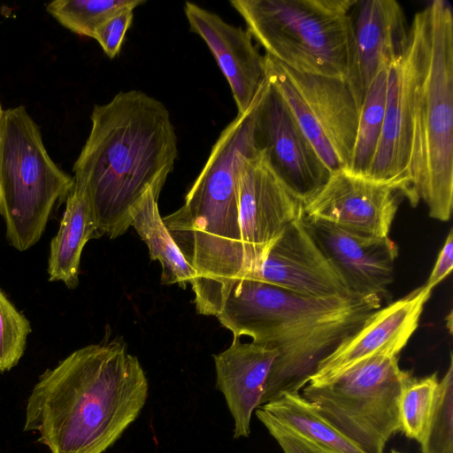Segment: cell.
<instances>
[{
    "label": "cell",
    "mask_w": 453,
    "mask_h": 453,
    "mask_svg": "<svg viewBox=\"0 0 453 453\" xmlns=\"http://www.w3.org/2000/svg\"><path fill=\"white\" fill-rule=\"evenodd\" d=\"M149 392L138 358L114 339L70 354L40 375L23 430L50 453H104L138 418Z\"/></svg>",
    "instance_id": "1"
},
{
    "label": "cell",
    "mask_w": 453,
    "mask_h": 453,
    "mask_svg": "<svg viewBox=\"0 0 453 453\" xmlns=\"http://www.w3.org/2000/svg\"><path fill=\"white\" fill-rule=\"evenodd\" d=\"M91 129L73 165V187L91 205L97 236L115 239L131 226L145 192L160 194L178 156L166 106L140 90L121 91L94 106Z\"/></svg>",
    "instance_id": "2"
},
{
    "label": "cell",
    "mask_w": 453,
    "mask_h": 453,
    "mask_svg": "<svg viewBox=\"0 0 453 453\" xmlns=\"http://www.w3.org/2000/svg\"><path fill=\"white\" fill-rule=\"evenodd\" d=\"M379 300L310 297L259 280H237L215 316L234 338L277 349L261 405L286 392H299L319 364L368 317Z\"/></svg>",
    "instance_id": "3"
},
{
    "label": "cell",
    "mask_w": 453,
    "mask_h": 453,
    "mask_svg": "<svg viewBox=\"0 0 453 453\" xmlns=\"http://www.w3.org/2000/svg\"><path fill=\"white\" fill-rule=\"evenodd\" d=\"M412 153L411 204L448 221L453 204V13L434 0L408 28Z\"/></svg>",
    "instance_id": "4"
},
{
    "label": "cell",
    "mask_w": 453,
    "mask_h": 453,
    "mask_svg": "<svg viewBox=\"0 0 453 453\" xmlns=\"http://www.w3.org/2000/svg\"><path fill=\"white\" fill-rule=\"evenodd\" d=\"M357 0H232L267 56L300 73L345 81L359 109L364 101L357 61Z\"/></svg>",
    "instance_id": "5"
},
{
    "label": "cell",
    "mask_w": 453,
    "mask_h": 453,
    "mask_svg": "<svg viewBox=\"0 0 453 453\" xmlns=\"http://www.w3.org/2000/svg\"><path fill=\"white\" fill-rule=\"evenodd\" d=\"M73 177L62 171L44 146L38 125L23 105L0 119V214L12 247L24 251L44 232L58 201L67 198Z\"/></svg>",
    "instance_id": "6"
},
{
    "label": "cell",
    "mask_w": 453,
    "mask_h": 453,
    "mask_svg": "<svg viewBox=\"0 0 453 453\" xmlns=\"http://www.w3.org/2000/svg\"><path fill=\"white\" fill-rule=\"evenodd\" d=\"M411 374L397 356L365 359L332 382L305 385L302 395L334 427L366 453H384L400 432L399 397Z\"/></svg>",
    "instance_id": "7"
},
{
    "label": "cell",
    "mask_w": 453,
    "mask_h": 453,
    "mask_svg": "<svg viewBox=\"0 0 453 453\" xmlns=\"http://www.w3.org/2000/svg\"><path fill=\"white\" fill-rule=\"evenodd\" d=\"M266 80L282 96L330 172L349 171L360 109L343 80L300 73L265 55Z\"/></svg>",
    "instance_id": "8"
},
{
    "label": "cell",
    "mask_w": 453,
    "mask_h": 453,
    "mask_svg": "<svg viewBox=\"0 0 453 453\" xmlns=\"http://www.w3.org/2000/svg\"><path fill=\"white\" fill-rule=\"evenodd\" d=\"M243 278H253L304 204L284 185L261 150L243 153L237 165Z\"/></svg>",
    "instance_id": "9"
},
{
    "label": "cell",
    "mask_w": 453,
    "mask_h": 453,
    "mask_svg": "<svg viewBox=\"0 0 453 453\" xmlns=\"http://www.w3.org/2000/svg\"><path fill=\"white\" fill-rule=\"evenodd\" d=\"M251 118L257 148L284 185L305 204L326 184L331 172L267 80L251 107Z\"/></svg>",
    "instance_id": "10"
},
{
    "label": "cell",
    "mask_w": 453,
    "mask_h": 453,
    "mask_svg": "<svg viewBox=\"0 0 453 453\" xmlns=\"http://www.w3.org/2000/svg\"><path fill=\"white\" fill-rule=\"evenodd\" d=\"M398 194L386 184L338 170L304 204V214L363 239H381L388 236L399 205Z\"/></svg>",
    "instance_id": "11"
},
{
    "label": "cell",
    "mask_w": 453,
    "mask_h": 453,
    "mask_svg": "<svg viewBox=\"0 0 453 453\" xmlns=\"http://www.w3.org/2000/svg\"><path fill=\"white\" fill-rule=\"evenodd\" d=\"M431 293L432 290L423 285L375 311L358 330L345 338L319 364L307 384L315 387L328 384L372 357L398 356L418 328Z\"/></svg>",
    "instance_id": "12"
},
{
    "label": "cell",
    "mask_w": 453,
    "mask_h": 453,
    "mask_svg": "<svg viewBox=\"0 0 453 453\" xmlns=\"http://www.w3.org/2000/svg\"><path fill=\"white\" fill-rule=\"evenodd\" d=\"M250 279L304 296L355 297L316 241L305 214L287 226Z\"/></svg>",
    "instance_id": "13"
},
{
    "label": "cell",
    "mask_w": 453,
    "mask_h": 453,
    "mask_svg": "<svg viewBox=\"0 0 453 453\" xmlns=\"http://www.w3.org/2000/svg\"><path fill=\"white\" fill-rule=\"evenodd\" d=\"M184 12L189 30L204 41L226 79L237 115L245 114L266 81L265 57L257 50L247 29L191 2L185 3Z\"/></svg>",
    "instance_id": "14"
},
{
    "label": "cell",
    "mask_w": 453,
    "mask_h": 453,
    "mask_svg": "<svg viewBox=\"0 0 453 453\" xmlns=\"http://www.w3.org/2000/svg\"><path fill=\"white\" fill-rule=\"evenodd\" d=\"M316 241L353 296L382 302L394 280L398 247L388 236L367 240L305 216Z\"/></svg>",
    "instance_id": "15"
},
{
    "label": "cell",
    "mask_w": 453,
    "mask_h": 453,
    "mask_svg": "<svg viewBox=\"0 0 453 453\" xmlns=\"http://www.w3.org/2000/svg\"><path fill=\"white\" fill-rule=\"evenodd\" d=\"M411 73L405 39L401 53L388 66L382 132L365 178L395 188L411 203Z\"/></svg>",
    "instance_id": "16"
},
{
    "label": "cell",
    "mask_w": 453,
    "mask_h": 453,
    "mask_svg": "<svg viewBox=\"0 0 453 453\" xmlns=\"http://www.w3.org/2000/svg\"><path fill=\"white\" fill-rule=\"evenodd\" d=\"M277 356L270 345L243 343L240 338H233L227 349L213 355L216 387L234 419V439L250 436L252 413L261 405Z\"/></svg>",
    "instance_id": "17"
},
{
    "label": "cell",
    "mask_w": 453,
    "mask_h": 453,
    "mask_svg": "<svg viewBox=\"0 0 453 453\" xmlns=\"http://www.w3.org/2000/svg\"><path fill=\"white\" fill-rule=\"evenodd\" d=\"M354 34L359 81L365 92L375 76L401 53L408 29L403 8L395 0L357 3Z\"/></svg>",
    "instance_id": "18"
},
{
    "label": "cell",
    "mask_w": 453,
    "mask_h": 453,
    "mask_svg": "<svg viewBox=\"0 0 453 453\" xmlns=\"http://www.w3.org/2000/svg\"><path fill=\"white\" fill-rule=\"evenodd\" d=\"M97 236V226L86 195L73 188L66 198L59 229L50 243L48 274L69 288L79 284L81 256L85 244Z\"/></svg>",
    "instance_id": "19"
},
{
    "label": "cell",
    "mask_w": 453,
    "mask_h": 453,
    "mask_svg": "<svg viewBox=\"0 0 453 453\" xmlns=\"http://www.w3.org/2000/svg\"><path fill=\"white\" fill-rule=\"evenodd\" d=\"M159 195L152 188L145 192L131 212V226L148 246L150 259L161 264V283L178 284L185 288L198 275L183 257L163 221L157 204Z\"/></svg>",
    "instance_id": "20"
},
{
    "label": "cell",
    "mask_w": 453,
    "mask_h": 453,
    "mask_svg": "<svg viewBox=\"0 0 453 453\" xmlns=\"http://www.w3.org/2000/svg\"><path fill=\"white\" fill-rule=\"evenodd\" d=\"M261 407L280 423L336 453H366L334 427L299 392H286Z\"/></svg>",
    "instance_id": "21"
},
{
    "label": "cell",
    "mask_w": 453,
    "mask_h": 453,
    "mask_svg": "<svg viewBox=\"0 0 453 453\" xmlns=\"http://www.w3.org/2000/svg\"><path fill=\"white\" fill-rule=\"evenodd\" d=\"M388 67L382 69L368 87L359 111L357 138L349 173L365 177L374 157L384 122Z\"/></svg>",
    "instance_id": "22"
},
{
    "label": "cell",
    "mask_w": 453,
    "mask_h": 453,
    "mask_svg": "<svg viewBox=\"0 0 453 453\" xmlns=\"http://www.w3.org/2000/svg\"><path fill=\"white\" fill-rule=\"evenodd\" d=\"M145 3L144 0H55L47 4L46 10L67 29L93 38L96 30L109 18Z\"/></svg>",
    "instance_id": "23"
},
{
    "label": "cell",
    "mask_w": 453,
    "mask_h": 453,
    "mask_svg": "<svg viewBox=\"0 0 453 453\" xmlns=\"http://www.w3.org/2000/svg\"><path fill=\"white\" fill-rule=\"evenodd\" d=\"M439 380L437 373L409 377L401 390L398 408L400 432L421 442L434 411Z\"/></svg>",
    "instance_id": "24"
},
{
    "label": "cell",
    "mask_w": 453,
    "mask_h": 453,
    "mask_svg": "<svg viewBox=\"0 0 453 453\" xmlns=\"http://www.w3.org/2000/svg\"><path fill=\"white\" fill-rule=\"evenodd\" d=\"M421 453H453V357L439 380L434 411L425 436Z\"/></svg>",
    "instance_id": "25"
},
{
    "label": "cell",
    "mask_w": 453,
    "mask_h": 453,
    "mask_svg": "<svg viewBox=\"0 0 453 453\" xmlns=\"http://www.w3.org/2000/svg\"><path fill=\"white\" fill-rule=\"evenodd\" d=\"M30 333L29 321L0 290V372L10 371L19 363Z\"/></svg>",
    "instance_id": "26"
},
{
    "label": "cell",
    "mask_w": 453,
    "mask_h": 453,
    "mask_svg": "<svg viewBox=\"0 0 453 453\" xmlns=\"http://www.w3.org/2000/svg\"><path fill=\"white\" fill-rule=\"evenodd\" d=\"M255 413L284 453H336L280 423L261 407Z\"/></svg>",
    "instance_id": "27"
},
{
    "label": "cell",
    "mask_w": 453,
    "mask_h": 453,
    "mask_svg": "<svg viewBox=\"0 0 453 453\" xmlns=\"http://www.w3.org/2000/svg\"><path fill=\"white\" fill-rule=\"evenodd\" d=\"M133 18L134 10H124L109 18L96 30L93 38L110 58L119 55Z\"/></svg>",
    "instance_id": "28"
},
{
    "label": "cell",
    "mask_w": 453,
    "mask_h": 453,
    "mask_svg": "<svg viewBox=\"0 0 453 453\" xmlns=\"http://www.w3.org/2000/svg\"><path fill=\"white\" fill-rule=\"evenodd\" d=\"M453 267V232L449 231L443 247L441 248L434 266L425 283V287L432 290L446 276H448Z\"/></svg>",
    "instance_id": "29"
},
{
    "label": "cell",
    "mask_w": 453,
    "mask_h": 453,
    "mask_svg": "<svg viewBox=\"0 0 453 453\" xmlns=\"http://www.w3.org/2000/svg\"><path fill=\"white\" fill-rule=\"evenodd\" d=\"M3 111H4V109L2 108V105H1V103H0V119H1V116H2Z\"/></svg>",
    "instance_id": "30"
},
{
    "label": "cell",
    "mask_w": 453,
    "mask_h": 453,
    "mask_svg": "<svg viewBox=\"0 0 453 453\" xmlns=\"http://www.w3.org/2000/svg\"><path fill=\"white\" fill-rule=\"evenodd\" d=\"M391 453H402V452L397 451V450H395V449H392V450H391Z\"/></svg>",
    "instance_id": "31"
}]
</instances>
